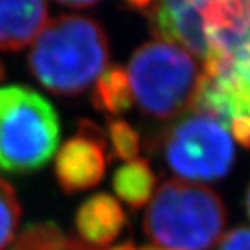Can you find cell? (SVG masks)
<instances>
[{"mask_svg":"<svg viewBox=\"0 0 250 250\" xmlns=\"http://www.w3.org/2000/svg\"><path fill=\"white\" fill-rule=\"evenodd\" d=\"M156 182V174L146 159H133L117 169L112 187L117 197L128 207L142 208L151 200Z\"/></svg>","mask_w":250,"mask_h":250,"instance_id":"obj_11","label":"cell"},{"mask_svg":"<svg viewBox=\"0 0 250 250\" xmlns=\"http://www.w3.org/2000/svg\"><path fill=\"white\" fill-rule=\"evenodd\" d=\"M3 78V65H2V62H0V80Z\"/></svg>","mask_w":250,"mask_h":250,"instance_id":"obj_23","label":"cell"},{"mask_svg":"<svg viewBox=\"0 0 250 250\" xmlns=\"http://www.w3.org/2000/svg\"><path fill=\"white\" fill-rule=\"evenodd\" d=\"M218 250H250V228L239 226L223 237Z\"/></svg>","mask_w":250,"mask_h":250,"instance_id":"obj_16","label":"cell"},{"mask_svg":"<svg viewBox=\"0 0 250 250\" xmlns=\"http://www.w3.org/2000/svg\"><path fill=\"white\" fill-rule=\"evenodd\" d=\"M91 103L98 111L111 116L127 112L133 104L127 70L121 65H106L94 83Z\"/></svg>","mask_w":250,"mask_h":250,"instance_id":"obj_12","label":"cell"},{"mask_svg":"<svg viewBox=\"0 0 250 250\" xmlns=\"http://www.w3.org/2000/svg\"><path fill=\"white\" fill-rule=\"evenodd\" d=\"M186 2L192 3V5H195V7H198V8H202L209 2V0H186Z\"/></svg>","mask_w":250,"mask_h":250,"instance_id":"obj_21","label":"cell"},{"mask_svg":"<svg viewBox=\"0 0 250 250\" xmlns=\"http://www.w3.org/2000/svg\"><path fill=\"white\" fill-rule=\"evenodd\" d=\"M61 5H67V7L73 8H84V7H91V5L98 3L99 0H56Z\"/></svg>","mask_w":250,"mask_h":250,"instance_id":"obj_18","label":"cell"},{"mask_svg":"<svg viewBox=\"0 0 250 250\" xmlns=\"http://www.w3.org/2000/svg\"><path fill=\"white\" fill-rule=\"evenodd\" d=\"M107 59L109 42L101 24L88 17L61 15L33 41L28 67L47 91L77 96L96 82Z\"/></svg>","mask_w":250,"mask_h":250,"instance_id":"obj_1","label":"cell"},{"mask_svg":"<svg viewBox=\"0 0 250 250\" xmlns=\"http://www.w3.org/2000/svg\"><path fill=\"white\" fill-rule=\"evenodd\" d=\"M124 2L135 10H146L153 3V0H124Z\"/></svg>","mask_w":250,"mask_h":250,"instance_id":"obj_19","label":"cell"},{"mask_svg":"<svg viewBox=\"0 0 250 250\" xmlns=\"http://www.w3.org/2000/svg\"><path fill=\"white\" fill-rule=\"evenodd\" d=\"M107 163L106 133L91 121H80L77 135L59 149L54 171L65 193H77L96 187Z\"/></svg>","mask_w":250,"mask_h":250,"instance_id":"obj_6","label":"cell"},{"mask_svg":"<svg viewBox=\"0 0 250 250\" xmlns=\"http://www.w3.org/2000/svg\"><path fill=\"white\" fill-rule=\"evenodd\" d=\"M21 207L12 184L0 177V250H5L17 234Z\"/></svg>","mask_w":250,"mask_h":250,"instance_id":"obj_14","label":"cell"},{"mask_svg":"<svg viewBox=\"0 0 250 250\" xmlns=\"http://www.w3.org/2000/svg\"><path fill=\"white\" fill-rule=\"evenodd\" d=\"M200 73L187 51L163 41L140 46L127 68L133 99L156 119L176 117L192 107Z\"/></svg>","mask_w":250,"mask_h":250,"instance_id":"obj_4","label":"cell"},{"mask_svg":"<svg viewBox=\"0 0 250 250\" xmlns=\"http://www.w3.org/2000/svg\"><path fill=\"white\" fill-rule=\"evenodd\" d=\"M72 241L57 224L34 223L20 232L12 250H70Z\"/></svg>","mask_w":250,"mask_h":250,"instance_id":"obj_13","label":"cell"},{"mask_svg":"<svg viewBox=\"0 0 250 250\" xmlns=\"http://www.w3.org/2000/svg\"><path fill=\"white\" fill-rule=\"evenodd\" d=\"M226 223V205L213 188L172 179L154 193L143 229L164 250H209Z\"/></svg>","mask_w":250,"mask_h":250,"instance_id":"obj_2","label":"cell"},{"mask_svg":"<svg viewBox=\"0 0 250 250\" xmlns=\"http://www.w3.org/2000/svg\"><path fill=\"white\" fill-rule=\"evenodd\" d=\"M246 211H247V216L250 218V184H249V188L246 193Z\"/></svg>","mask_w":250,"mask_h":250,"instance_id":"obj_22","label":"cell"},{"mask_svg":"<svg viewBox=\"0 0 250 250\" xmlns=\"http://www.w3.org/2000/svg\"><path fill=\"white\" fill-rule=\"evenodd\" d=\"M229 133L244 148H250V117H236L228 125Z\"/></svg>","mask_w":250,"mask_h":250,"instance_id":"obj_17","label":"cell"},{"mask_svg":"<svg viewBox=\"0 0 250 250\" xmlns=\"http://www.w3.org/2000/svg\"><path fill=\"white\" fill-rule=\"evenodd\" d=\"M111 250H163V249H153V247H145V249H137L132 242H124L121 246L114 247Z\"/></svg>","mask_w":250,"mask_h":250,"instance_id":"obj_20","label":"cell"},{"mask_svg":"<svg viewBox=\"0 0 250 250\" xmlns=\"http://www.w3.org/2000/svg\"><path fill=\"white\" fill-rule=\"evenodd\" d=\"M163 159L186 182H214L226 177L234 164V143L226 125L192 111L159 137Z\"/></svg>","mask_w":250,"mask_h":250,"instance_id":"obj_5","label":"cell"},{"mask_svg":"<svg viewBox=\"0 0 250 250\" xmlns=\"http://www.w3.org/2000/svg\"><path fill=\"white\" fill-rule=\"evenodd\" d=\"M114 156L122 161H133L140 153V135L122 119H112L107 124V135Z\"/></svg>","mask_w":250,"mask_h":250,"instance_id":"obj_15","label":"cell"},{"mask_svg":"<svg viewBox=\"0 0 250 250\" xmlns=\"http://www.w3.org/2000/svg\"><path fill=\"white\" fill-rule=\"evenodd\" d=\"M61 121L46 98L23 84L0 86V171L29 174L56 154Z\"/></svg>","mask_w":250,"mask_h":250,"instance_id":"obj_3","label":"cell"},{"mask_svg":"<svg viewBox=\"0 0 250 250\" xmlns=\"http://www.w3.org/2000/svg\"><path fill=\"white\" fill-rule=\"evenodd\" d=\"M148 23L156 41L181 46L203 61L211 54L200 8L186 0H154L148 10Z\"/></svg>","mask_w":250,"mask_h":250,"instance_id":"obj_7","label":"cell"},{"mask_svg":"<svg viewBox=\"0 0 250 250\" xmlns=\"http://www.w3.org/2000/svg\"><path fill=\"white\" fill-rule=\"evenodd\" d=\"M127 218L119 200L107 193H96L80 205L75 228L80 239L93 247L104 249L124 231Z\"/></svg>","mask_w":250,"mask_h":250,"instance_id":"obj_9","label":"cell"},{"mask_svg":"<svg viewBox=\"0 0 250 250\" xmlns=\"http://www.w3.org/2000/svg\"><path fill=\"white\" fill-rule=\"evenodd\" d=\"M200 13L211 52L250 57V0H209Z\"/></svg>","mask_w":250,"mask_h":250,"instance_id":"obj_8","label":"cell"},{"mask_svg":"<svg viewBox=\"0 0 250 250\" xmlns=\"http://www.w3.org/2000/svg\"><path fill=\"white\" fill-rule=\"evenodd\" d=\"M47 0H0V51L29 46L47 24Z\"/></svg>","mask_w":250,"mask_h":250,"instance_id":"obj_10","label":"cell"}]
</instances>
